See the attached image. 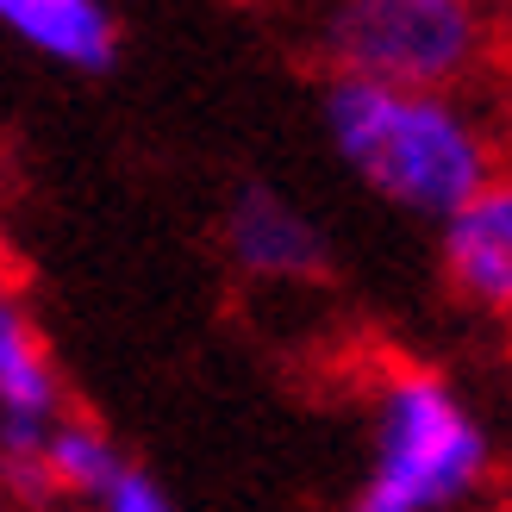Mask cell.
<instances>
[{
  "label": "cell",
  "instance_id": "cell-4",
  "mask_svg": "<svg viewBox=\"0 0 512 512\" xmlns=\"http://www.w3.org/2000/svg\"><path fill=\"white\" fill-rule=\"evenodd\" d=\"M219 250L244 281H263V288H306L331 275V238L319 232V219L256 175L225 194Z\"/></svg>",
  "mask_w": 512,
  "mask_h": 512
},
{
  "label": "cell",
  "instance_id": "cell-5",
  "mask_svg": "<svg viewBox=\"0 0 512 512\" xmlns=\"http://www.w3.org/2000/svg\"><path fill=\"white\" fill-rule=\"evenodd\" d=\"M444 288L488 319H512V163L438 225Z\"/></svg>",
  "mask_w": 512,
  "mask_h": 512
},
{
  "label": "cell",
  "instance_id": "cell-1",
  "mask_svg": "<svg viewBox=\"0 0 512 512\" xmlns=\"http://www.w3.org/2000/svg\"><path fill=\"white\" fill-rule=\"evenodd\" d=\"M319 125L331 157L375 200L431 225H444L506 169L494 119L469 94H406L325 75Z\"/></svg>",
  "mask_w": 512,
  "mask_h": 512
},
{
  "label": "cell",
  "instance_id": "cell-7",
  "mask_svg": "<svg viewBox=\"0 0 512 512\" xmlns=\"http://www.w3.org/2000/svg\"><path fill=\"white\" fill-rule=\"evenodd\" d=\"M125 469V450L113 444V431H100L94 419H69L50 431V444H44V481H50V494L57 500H82L94 506L100 488Z\"/></svg>",
  "mask_w": 512,
  "mask_h": 512
},
{
  "label": "cell",
  "instance_id": "cell-9",
  "mask_svg": "<svg viewBox=\"0 0 512 512\" xmlns=\"http://www.w3.org/2000/svg\"><path fill=\"white\" fill-rule=\"evenodd\" d=\"M0 300H13V275H7V250H0Z\"/></svg>",
  "mask_w": 512,
  "mask_h": 512
},
{
  "label": "cell",
  "instance_id": "cell-6",
  "mask_svg": "<svg viewBox=\"0 0 512 512\" xmlns=\"http://www.w3.org/2000/svg\"><path fill=\"white\" fill-rule=\"evenodd\" d=\"M0 32L69 75H113L125 50L119 13L100 0H0Z\"/></svg>",
  "mask_w": 512,
  "mask_h": 512
},
{
  "label": "cell",
  "instance_id": "cell-10",
  "mask_svg": "<svg viewBox=\"0 0 512 512\" xmlns=\"http://www.w3.org/2000/svg\"><path fill=\"white\" fill-rule=\"evenodd\" d=\"M0 512H13V500H7V488H0Z\"/></svg>",
  "mask_w": 512,
  "mask_h": 512
},
{
  "label": "cell",
  "instance_id": "cell-3",
  "mask_svg": "<svg viewBox=\"0 0 512 512\" xmlns=\"http://www.w3.org/2000/svg\"><path fill=\"white\" fill-rule=\"evenodd\" d=\"M494 57L500 25L469 0H344L319 25L325 75L406 94H463Z\"/></svg>",
  "mask_w": 512,
  "mask_h": 512
},
{
  "label": "cell",
  "instance_id": "cell-2",
  "mask_svg": "<svg viewBox=\"0 0 512 512\" xmlns=\"http://www.w3.org/2000/svg\"><path fill=\"white\" fill-rule=\"evenodd\" d=\"M494 481V431L431 363H394L375 381L369 475L344 512H463Z\"/></svg>",
  "mask_w": 512,
  "mask_h": 512
},
{
  "label": "cell",
  "instance_id": "cell-8",
  "mask_svg": "<svg viewBox=\"0 0 512 512\" xmlns=\"http://www.w3.org/2000/svg\"><path fill=\"white\" fill-rule=\"evenodd\" d=\"M94 512H175V494H169V481L157 469H144L138 456H125V469L100 488Z\"/></svg>",
  "mask_w": 512,
  "mask_h": 512
}]
</instances>
